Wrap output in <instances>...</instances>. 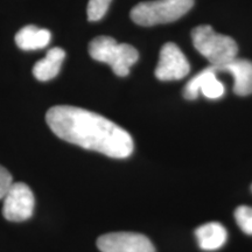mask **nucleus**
Here are the masks:
<instances>
[{
	"label": "nucleus",
	"instance_id": "f257e3e1",
	"mask_svg": "<svg viewBox=\"0 0 252 252\" xmlns=\"http://www.w3.org/2000/svg\"><path fill=\"white\" fill-rule=\"evenodd\" d=\"M47 124L62 140L104 156L125 159L133 152L131 134L103 116L69 105L50 108Z\"/></svg>",
	"mask_w": 252,
	"mask_h": 252
},
{
	"label": "nucleus",
	"instance_id": "f03ea898",
	"mask_svg": "<svg viewBox=\"0 0 252 252\" xmlns=\"http://www.w3.org/2000/svg\"><path fill=\"white\" fill-rule=\"evenodd\" d=\"M89 54L94 61L103 62L112 68L117 76L125 77L130 68L139 59V53L133 46L117 43L113 37L100 35L89 43Z\"/></svg>",
	"mask_w": 252,
	"mask_h": 252
},
{
	"label": "nucleus",
	"instance_id": "7ed1b4c3",
	"mask_svg": "<svg viewBox=\"0 0 252 252\" xmlns=\"http://www.w3.org/2000/svg\"><path fill=\"white\" fill-rule=\"evenodd\" d=\"M191 40L195 49L214 67L231 61L238 53L237 42L232 37L216 33L209 25L195 27Z\"/></svg>",
	"mask_w": 252,
	"mask_h": 252
},
{
	"label": "nucleus",
	"instance_id": "20e7f679",
	"mask_svg": "<svg viewBox=\"0 0 252 252\" xmlns=\"http://www.w3.org/2000/svg\"><path fill=\"white\" fill-rule=\"evenodd\" d=\"M194 0H153L135 5L131 11V19L140 26L168 24L179 20L190 11Z\"/></svg>",
	"mask_w": 252,
	"mask_h": 252
},
{
	"label": "nucleus",
	"instance_id": "39448f33",
	"mask_svg": "<svg viewBox=\"0 0 252 252\" xmlns=\"http://www.w3.org/2000/svg\"><path fill=\"white\" fill-rule=\"evenodd\" d=\"M35 206L33 191L26 184L15 182L4 197L2 215L11 222H24L31 219Z\"/></svg>",
	"mask_w": 252,
	"mask_h": 252
},
{
	"label": "nucleus",
	"instance_id": "423d86ee",
	"mask_svg": "<svg viewBox=\"0 0 252 252\" xmlns=\"http://www.w3.org/2000/svg\"><path fill=\"white\" fill-rule=\"evenodd\" d=\"M190 64L184 53L175 43L168 42L160 50V58L156 68V77L160 81H178L187 76Z\"/></svg>",
	"mask_w": 252,
	"mask_h": 252
},
{
	"label": "nucleus",
	"instance_id": "0eeeda50",
	"mask_svg": "<svg viewBox=\"0 0 252 252\" xmlns=\"http://www.w3.org/2000/svg\"><path fill=\"white\" fill-rule=\"evenodd\" d=\"M100 252H156L146 236L135 232H111L97 239Z\"/></svg>",
	"mask_w": 252,
	"mask_h": 252
},
{
	"label": "nucleus",
	"instance_id": "6e6552de",
	"mask_svg": "<svg viewBox=\"0 0 252 252\" xmlns=\"http://www.w3.org/2000/svg\"><path fill=\"white\" fill-rule=\"evenodd\" d=\"M224 93L225 88L217 78V72L212 65L195 75L184 88V97L189 100L196 99L200 94L209 99H219Z\"/></svg>",
	"mask_w": 252,
	"mask_h": 252
},
{
	"label": "nucleus",
	"instance_id": "1a4fd4ad",
	"mask_svg": "<svg viewBox=\"0 0 252 252\" xmlns=\"http://www.w3.org/2000/svg\"><path fill=\"white\" fill-rule=\"evenodd\" d=\"M214 67V65H212ZM217 74L229 72L235 80L234 91L238 96H248L252 94V62L245 59L235 58L224 64L214 67Z\"/></svg>",
	"mask_w": 252,
	"mask_h": 252
},
{
	"label": "nucleus",
	"instance_id": "9d476101",
	"mask_svg": "<svg viewBox=\"0 0 252 252\" xmlns=\"http://www.w3.org/2000/svg\"><path fill=\"white\" fill-rule=\"evenodd\" d=\"M197 238V243L204 251L219 250L225 244L226 230L219 222H210L198 226L195 231Z\"/></svg>",
	"mask_w": 252,
	"mask_h": 252
},
{
	"label": "nucleus",
	"instance_id": "9b49d317",
	"mask_svg": "<svg viewBox=\"0 0 252 252\" xmlns=\"http://www.w3.org/2000/svg\"><path fill=\"white\" fill-rule=\"evenodd\" d=\"M65 59V52L55 47L48 50L46 58L37 61L33 67V75L37 81L47 82L58 76L61 70L62 63Z\"/></svg>",
	"mask_w": 252,
	"mask_h": 252
},
{
	"label": "nucleus",
	"instance_id": "f8f14e48",
	"mask_svg": "<svg viewBox=\"0 0 252 252\" xmlns=\"http://www.w3.org/2000/svg\"><path fill=\"white\" fill-rule=\"evenodd\" d=\"M52 34L48 30L36 26H25L15 34V43L23 50H35L45 48L50 42Z\"/></svg>",
	"mask_w": 252,
	"mask_h": 252
},
{
	"label": "nucleus",
	"instance_id": "ddd939ff",
	"mask_svg": "<svg viewBox=\"0 0 252 252\" xmlns=\"http://www.w3.org/2000/svg\"><path fill=\"white\" fill-rule=\"evenodd\" d=\"M111 1L112 0H89L87 7L88 20L98 21L104 18V15L108 12Z\"/></svg>",
	"mask_w": 252,
	"mask_h": 252
},
{
	"label": "nucleus",
	"instance_id": "4468645a",
	"mask_svg": "<svg viewBox=\"0 0 252 252\" xmlns=\"http://www.w3.org/2000/svg\"><path fill=\"white\" fill-rule=\"evenodd\" d=\"M235 219L242 231L247 235H252V208L241 206L236 209Z\"/></svg>",
	"mask_w": 252,
	"mask_h": 252
},
{
	"label": "nucleus",
	"instance_id": "2eb2a0df",
	"mask_svg": "<svg viewBox=\"0 0 252 252\" xmlns=\"http://www.w3.org/2000/svg\"><path fill=\"white\" fill-rule=\"evenodd\" d=\"M13 185L12 175L5 167L0 166V198H4Z\"/></svg>",
	"mask_w": 252,
	"mask_h": 252
}]
</instances>
